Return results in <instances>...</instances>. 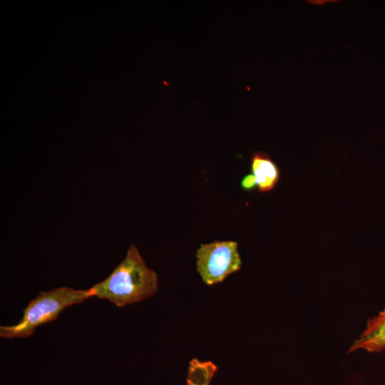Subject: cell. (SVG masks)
<instances>
[{
  "label": "cell",
  "instance_id": "6da1fadb",
  "mask_svg": "<svg viewBox=\"0 0 385 385\" xmlns=\"http://www.w3.org/2000/svg\"><path fill=\"white\" fill-rule=\"evenodd\" d=\"M158 287L157 274L146 266L135 246L131 245L124 260L89 289L92 297L123 307L154 295Z\"/></svg>",
  "mask_w": 385,
  "mask_h": 385
},
{
  "label": "cell",
  "instance_id": "7a4b0ae2",
  "mask_svg": "<svg viewBox=\"0 0 385 385\" xmlns=\"http://www.w3.org/2000/svg\"><path fill=\"white\" fill-rule=\"evenodd\" d=\"M92 297L90 289H75L68 287L43 291L23 309L19 322L13 325H1L2 338H26L41 325L56 320L66 307L83 302Z\"/></svg>",
  "mask_w": 385,
  "mask_h": 385
},
{
  "label": "cell",
  "instance_id": "3957f363",
  "mask_svg": "<svg viewBox=\"0 0 385 385\" xmlns=\"http://www.w3.org/2000/svg\"><path fill=\"white\" fill-rule=\"evenodd\" d=\"M197 270L207 285L222 282L239 270L241 259L235 241H215L202 244L197 250Z\"/></svg>",
  "mask_w": 385,
  "mask_h": 385
},
{
  "label": "cell",
  "instance_id": "277c9868",
  "mask_svg": "<svg viewBox=\"0 0 385 385\" xmlns=\"http://www.w3.org/2000/svg\"><path fill=\"white\" fill-rule=\"evenodd\" d=\"M252 173L256 178L260 192L272 190L279 180V170L271 157L264 151L252 153L250 161Z\"/></svg>",
  "mask_w": 385,
  "mask_h": 385
},
{
  "label": "cell",
  "instance_id": "5b68a950",
  "mask_svg": "<svg viewBox=\"0 0 385 385\" xmlns=\"http://www.w3.org/2000/svg\"><path fill=\"white\" fill-rule=\"evenodd\" d=\"M385 349V309L369 319L365 330L350 347L349 353L356 349L379 352Z\"/></svg>",
  "mask_w": 385,
  "mask_h": 385
},
{
  "label": "cell",
  "instance_id": "8992f818",
  "mask_svg": "<svg viewBox=\"0 0 385 385\" xmlns=\"http://www.w3.org/2000/svg\"><path fill=\"white\" fill-rule=\"evenodd\" d=\"M217 366L211 361H200L193 359L190 361L188 385H210L212 378L217 371Z\"/></svg>",
  "mask_w": 385,
  "mask_h": 385
},
{
  "label": "cell",
  "instance_id": "52a82bcc",
  "mask_svg": "<svg viewBox=\"0 0 385 385\" xmlns=\"http://www.w3.org/2000/svg\"><path fill=\"white\" fill-rule=\"evenodd\" d=\"M241 188L245 191H252L257 188L256 178L252 173L245 175L240 182Z\"/></svg>",
  "mask_w": 385,
  "mask_h": 385
}]
</instances>
